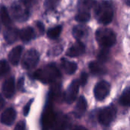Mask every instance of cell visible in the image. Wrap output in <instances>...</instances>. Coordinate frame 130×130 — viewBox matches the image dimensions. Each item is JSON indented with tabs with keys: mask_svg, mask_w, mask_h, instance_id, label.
<instances>
[{
	"mask_svg": "<svg viewBox=\"0 0 130 130\" xmlns=\"http://www.w3.org/2000/svg\"><path fill=\"white\" fill-rule=\"evenodd\" d=\"M87 109V101L86 99L83 97L81 96L78 101H77V104L75 108V114L77 117H82L84 113L86 111Z\"/></svg>",
	"mask_w": 130,
	"mask_h": 130,
	"instance_id": "cell-17",
	"label": "cell"
},
{
	"mask_svg": "<svg viewBox=\"0 0 130 130\" xmlns=\"http://www.w3.org/2000/svg\"><path fill=\"white\" fill-rule=\"evenodd\" d=\"M12 17L18 21H26L29 17V10L23 2H14L10 7Z\"/></svg>",
	"mask_w": 130,
	"mask_h": 130,
	"instance_id": "cell-4",
	"label": "cell"
},
{
	"mask_svg": "<svg viewBox=\"0 0 130 130\" xmlns=\"http://www.w3.org/2000/svg\"><path fill=\"white\" fill-rule=\"evenodd\" d=\"M72 130H88L85 127L82 126H74L72 127Z\"/></svg>",
	"mask_w": 130,
	"mask_h": 130,
	"instance_id": "cell-31",
	"label": "cell"
},
{
	"mask_svg": "<svg viewBox=\"0 0 130 130\" xmlns=\"http://www.w3.org/2000/svg\"><path fill=\"white\" fill-rule=\"evenodd\" d=\"M96 40L104 48H109L113 46L117 41L115 33L108 28H100L96 31Z\"/></svg>",
	"mask_w": 130,
	"mask_h": 130,
	"instance_id": "cell-2",
	"label": "cell"
},
{
	"mask_svg": "<svg viewBox=\"0 0 130 130\" xmlns=\"http://www.w3.org/2000/svg\"><path fill=\"white\" fill-rule=\"evenodd\" d=\"M61 66H62L63 71L68 75L74 74L75 72V71L77 70L76 63L69 61L64 58L61 59Z\"/></svg>",
	"mask_w": 130,
	"mask_h": 130,
	"instance_id": "cell-18",
	"label": "cell"
},
{
	"mask_svg": "<svg viewBox=\"0 0 130 130\" xmlns=\"http://www.w3.org/2000/svg\"><path fill=\"white\" fill-rule=\"evenodd\" d=\"M37 28H38V30H39V31L40 32V33H43V31H44V27H43V25L42 24V23H40V22H37Z\"/></svg>",
	"mask_w": 130,
	"mask_h": 130,
	"instance_id": "cell-30",
	"label": "cell"
},
{
	"mask_svg": "<svg viewBox=\"0 0 130 130\" xmlns=\"http://www.w3.org/2000/svg\"><path fill=\"white\" fill-rule=\"evenodd\" d=\"M61 32H62V26L58 25L49 29V30L47 31V36L50 39H56L57 37H59Z\"/></svg>",
	"mask_w": 130,
	"mask_h": 130,
	"instance_id": "cell-23",
	"label": "cell"
},
{
	"mask_svg": "<svg viewBox=\"0 0 130 130\" xmlns=\"http://www.w3.org/2000/svg\"><path fill=\"white\" fill-rule=\"evenodd\" d=\"M33 101H34V99L30 100V101L24 106V111H23L24 116H27V115H28L29 111H30V106H31V104H32Z\"/></svg>",
	"mask_w": 130,
	"mask_h": 130,
	"instance_id": "cell-28",
	"label": "cell"
},
{
	"mask_svg": "<svg viewBox=\"0 0 130 130\" xmlns=\"http://www.w3.org/2000/svg\"><path fill=\"white\" fill-rule=\"evenodd\" d=\"M110 91V85L105 82L101 81L98 82L94 89V97L98 101H103L109 94Z\"/></svg>",
	"mask_w": 130,
	"mask_h": 130,
	"instance_id": "cell-7",
	"label": "cell"
},
{
	"mask_svg": "<svg viewBox=\"0 0 130 130\" xmlns=\"http://www.w3.org/2000/svg\"><path fill=\"white\" fill-rule=\"evenodd\" d=\"M90 14L88 11H81L80 12H78L77 14V15L75 16V20L78 22L81 23H85L87 22L88 21H89L90 19Z\"/></svg>",
	"mask_w": 130,
	"mask_h": 130,
	"instance_id": "cell-24",
	"label": "cell"
},
{
	"mask_svg": "<svg viewBox=\"0 0 130 130\" xmlns=\"http://www.w3.org/2000/svg\"><path fill=\"white\" fill-rule=\"evenodd\" d=\"M19 37L23 42H29L35 37V31L30 27H26L19 31Z\"/></svg>",
	"mask_w": 130,
	"mask_h": 130,
	"instance_id": "cell-15",
	"label": "cell"
},
{
	"mask_svg": "<svg viewBox=\"0 0 130 130\" xmlns=\"http://www.w3.org/2000/svg\"><path fill=\"white\" fill-rule=\"evenodd\" d=\"M109 56V52L107 50V48H103V50L99 53L98 57L100 62H105Z\"/></svg>",
	"mask_w": 130,
	"mask_h": 130,
	"instance_id": "cell-26",
	"label": "cell"
},
{
	"mask_svg": "<svg viewBox=\"0 0 130 130\" xmlns=\"http://www.w3.org/2000/svg\"><path fill=\"white\" fill-rule=\"evenodd\" d=\"M19 37L18 30L14 27H9L4 31V38L8 43H12Z\"/></svg>",
	"mask_w": 130,
	"mask_h": 130,
	"instance_id": "cell-16",
	"label": "cell"
},
{
	"mask_svg": "<svg viewBox=\"0 0 130 130\" xmlns=\"http://www.w3.org/2000/svg\"><path fill=\"white\" fill-rule=\"evenodd\" d=\"M22 50L23 47L21 46H17L10 51L8 54V60L12 65L17 66L18 64L21 56Z\"/></svg>",
	"mask_w": 130,
	"mask_h": 130,
	"instance_id": "cell-13",
	"label": "cell"
},
{
	"mask_svg": "<svg viewBox=\"0 0 130 130\" xmlns=\"http://www.w3.org/2000/svg\"><path fill=\"white\" fill-rule=\"evenodd\" d=\"M87 80H88V74L86 72H82V74L81 75L80 79L78 80L80 82V85H85L87 82Z\"/></svg>",
	"mask_w": 130,
	"mask_h": 130,
	"instance_id": "cell-27",
	"label": "cell"
},
{
	"mask_svg": "<svg viewBox=\"0 0 130 130\" xmlns=\"http://www.w3.org/2000/svg\"><path fill=\"white\" fill-rule=\"evenodd\" d=\"M69 126L68 118L64 115H56L53 128V130H66Z\"/></svg>",
	"mask_w": 130,
	"mask_h": 130,
	"instance_id": "cell-14",
	"label": "cell"
},
{
	"mask_svg": "<svg viewBox=\"0 0 130 130\" xmlns=\"http://www.w3.org/2000/svg\"><path fill=\"white\" fill-rule=\"evenodd\" d=\"M39 61V53L34 49L27 50L22 59L21 66L25 69H30L36 66Z\"/></svg>",
	"mask_w": 130,
	"mask_h": 130,
	"instance_id": "cell-6",
	"label": "cell"
},
{
	"mask_svg": "<svg viewBox=\"0 0 130 130\" xmlns=\"http://www.w3.org/2000/svg\"><path fill=\"white\" fill-rule=\"evenodd\" d=\"M87 33H88V30H87L86 27L84 26H82V25L75 26L72 30V34L75 37V38L77 40H80V39L85 37V35L87 34Z\"/></svg>",
	"mask_w": 130,
	"mask_h": 130,
	"instance_id": "cell-20",
	"label": "cell"
},
{
	"mask_svg": "<svg viewBox=\"0 0 130 130\" xmlns=\"http://www.w3.org/2000/svg\"><path fill=\"white\" fill-rule=\"evenodd\" d=\"M56 117V114L53 112L52 107L50 106H48L47 108L44 110L42 116V125L44 129H52Z\"/></svg>",
	"mask_w": 130,
	"mask_h": 130,
	"instance_id": "cell-9",
	"label": "cell"
},
{
	"mask_svg": "<svg viewBox=\"0 0 130 130\" xmlns=\"http://www.w3.org/2000/svg\"><path fill=\"white\" fill-rule=\"evenodd\" d=\"M34 77L44 84H50L54 82L60 77V72L54 64H49L44 68L36 71Z\"/></svg>",
	"mask_w": 130,
	"mask_h": 130,
	"instance_id": "cell-1",
	"label": "cell"
},
{
	"mask_svg": "<svg viewBox=\"0 0 130 130\" xmlns=\"http://www.w3.org/2000/svg\"><path fill=\"white\" fill-rule=\"evenodd\" d=\"M10 70V68H9V66L8 64V62L2 59L1 61V64H0V75L1 76H3L5 75H6Z\"/></svg>",
	"mask_w": 130,
	"mask_h": 130,
	"instance_id": "cell-25",
	"label": "cell"
},
{
	"mask_svg": "<svg viewBox=\"0 0 130 130\" xmlns=\"http://www.w3.org/2000/svg\"><path fill=\"white\" fill-rule=\"evenodd\" d=\"M95 15L100 23L103 24L110 23L113 20V11L110 3L104 2L101 5H98L95 9Z\"/></svg>",
	"mask_w": 130,
	"mask_h": 130,
	"instance_id": "cell-3",
	"label": "cell"
},
{
	"mask_svg": "<svg viewBox=\"0 0 130 130\" xmlns=\"http://www.w3.org/2000/svg\"><path fill=\"white\" fill-rule=\"evenodd\" d=\"M1 101H2V104H1V108H2L3 107V106H4V101H3V98H2V99H1Z\"/></svg>",
	"mask_w": 130,
	"mask_h": 130,
	"instance_id": "cell-33",
	"label": "cell"
},
{
	"mask_svg": "<svg viewBox=\"0 0 130 130\" xmlns=\"http://www.w3.org/2000/svg\"><path fill=\"white\" fill-rule=\"evenodd\" d=\"M23 85H24V79L23 78H20L18 82V88H21L23 87Z\"/></svg>",
	"mask_w": 130,
	"mask_h": 130,
	"instance_id": "cell-32",
	"label": "cell"
},
{
	"mask_svg": "<svg viewBox=\"0 0 130 130\" xmlns=\"http://www.w3.org/2000/svg\"><path fill=\"white\" fill-rule=\"evenodd\" d=\"M16 118V112L14 109L9 107L5 110L1 115V122L5 125H11Z\"/></svg>",
	"mask_w": 130,
	"mask_h": 130,
	"instance_id": "cell-12",
	"label": "cell"
},
{
	"mask_svg": "<svg viewBox=\"0 0 130 130\" xmlns=\"http://www.w3.org/2000/svg\"><path fill=\"white\" fill-rule=\"evenodd\" d=\"M117 109L113 105L106 107L101 110L98 114V120L103 126H109L116 118Z\"/></svg>",
	"mask_w": 130,
	"mask_h": 130,
	"instance_id": "cell-5",
	"label": "cell"
},
{
	"mask_svg": "<svg viewBox=\"0 0 130 130\" xmlns=\"http://www.w3.org/2000/svg\"><path fill=\"white\" fill-rule=\"evenodd\" d=\"M120 103L124 107H130V87L123 91L120 98Z\"/></svg>",
	"mask_w": 130,
	"mask_h": 130,
	"instance_id": "cell-21",
	"label": "cell"
},
{
	"mask_svg": "<svg viewBox=\"0 0 130 130\" xmlns=\"http://www.w3.org/2000/svg\"><path fill=\"white\" fill-rule=\"evenodd\" d=\"M79 85H80V82L78 80H75L71 83L65 94V101L67 104H70L75 101L78 96Z\"/></svg>",
	"mask_w": 130,
	"mask_h": 130,
	"instance_id": "cell-8",
	"label": "cell"
},
{
	"mask_svg": "<svg viewBox=\"0 0 130 130\" xmlns=\"http://www.w3.org/2000/svg\"><path fill=\"white\" fill-rule=\"evenodd\" d=\"M85 45L82 42L77 41L68 49L66 52V55L70 57H76L82 55L85 53Z\"/></svg>",
	"mask_w": 130,
	"mask_h": 130,
	"instance_id": "cell-11",
	"label": "cell"
},
{
	"mask_svg": "<svg viewBox=\"0 0 130 130\" xmlns=\"http://www.w3.org/2000/svg\"><path fill=\"white\" fill-rule=\"evenodd\" d=\"M89 69L92 74L96 75H104L107 72L106 69L101 63V62H91L89 64Z\"/></svg>",
	"mask_w": 130,
	"mask_h": 130,
	"instance_id": "cell-19",
	"label": "cell"
},
{
	"mask_svg": "<svg viewBox=\"0 0 130 130\" xmlns=\"http://www.w3.org/2000/svg\"><path fill=\"white\" fill-rule=\"evenodd\" d=\"M14 130H26L25 129V123L24 121H20L17 123Z\"/></svg>",
	"mask_w": 130,
	"mask_h": 130,
	"instance_id": "cell-29",
	"label": "cell"
},
{
	"mask_svg": "<svg viewBox=\"0 0 130 130\" xmlns=\"http://www.w3.org/2000/svg\"><path fill=\"white\" fill-rule=\"evenodd\" d=\"M1 20H2V23L5 26H8L11 22L7 8L3 5L1 7Z\"/></svg>",
	"mask_w": 130,
	"mask_h": 130,
	"instance_id": "cell-22",
	"label": "cell"
},
{
	"mask_svg": "<svg viewBox=\"0 0 130 130\" xmlns=\"http://www.w3.org/2000/svg\"><path fill=\"white\" fill-rule=\"evenodd\" d=\"M14 89L15 85L14 79L13 77H9L3 82L2 86V92L5 98H11L14 94Z\"/></svg>",
	"mask_w": 130,
	"mask_h": 130,
	"instance_id": "cell-10",
	"label": "cell"
}]
</instances>
